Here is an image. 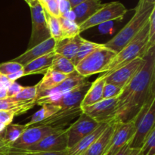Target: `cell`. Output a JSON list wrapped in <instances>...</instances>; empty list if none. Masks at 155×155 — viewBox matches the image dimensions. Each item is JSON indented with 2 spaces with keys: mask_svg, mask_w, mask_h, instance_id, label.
Instances as JSON below:
<instances>
[{
  "mask_svg": "<svg viewBox=\"0 0 155 155\" xmlns=\"http://www.w3.org/2000/svg\"><path fill=\"white\" fill-rule=\"evenodd\" d=\"M130 151H131V148L130 147V143H128L124 145L115 155H128L130 154Z\"/></svg>",
  "mask_w": 155,
  "mask_h": 155,
  "instance_id": "cell-46",
  "label": "cell"
},
{
  "mask_svg": "<svg viewBox=\"0 0 155 155\" xmlns=\"http://www.w3.org/2000/svg\"><path fill=\"white\" fill-rule=\"evenodd\" d=\"M36 104V99L16 101L12 98H5L0 99V110H8L14 114L15 116H18L31 110Z\"/></svg>",
  "mask_w": 155,
  "mask_h": 155,
  "instance_id": "cell-24",
  "label": "cell"
},
{
  "mask_svg": "<svg viewBox=\"0 0 155 155\" xmlns=\"http://www.w3.org/2000/svg\"><path fill=\"white\" fill-rule=\"evenodd\" d=\"M138 4L141 5H155V0H139Z\"/></svg>",
  "mask_w": 155,
  "mask_h": 155,
  "instance_id": "cell-47",
  "label": "cell"
},
{
  "mask_svg": "<svg viewBox=\"0 0 155 155\" xmlns=\"http://www.w3.org/2000/svg\"><path fill=\"white\" fill-rule=\"evenodd\" d=\"M116 54V52L102 44L76 65V71L85 78L93 74L102 73L104 68L110 63Z\"/></svg>",
  "mask_w": 155,
  "mask_h": 155,
  "instance_id": "cell-4",
  "label": "cell"
},
{
  "mask_svg": "<svg viewBox=\"0 0 155 155\" xmlns=\"http://www.w3.org/2000/svg\"><path fill=\"white\" fill-rule=\"evenodd\" d=\"M23 69H24L23 65L18 63V62L14 61L0 64V74L5 76L10 75L14 73L22 71Z\"/></svg>",
  "mask_w": 155,
  "mask_h": 155,
  "instance_id": "cell-33",
  "label": "cell"
},
{
  "mask_svg": "<svg viewBox=\"0 0 155 155\" xmlns=\"http://www.w3.org/2000/svg\"><path fill=\"white\" fill-rule=\"evenodd\" d=\"M145 61L144 58H138L110 74H102L105 77V83L114 84L124 89L142 68Z\"/></svg>",
  "mask_w": 155,
  "mask_h": 155,
  "instance_id": "cell-11",
  "label": "cell"
},
{
  "mask_svg": "<svg viewBox=\"0 0 155 155\" xmlns=\"http://www.w3.org/2000/svg\"><path fill=\"white\" fill-rule=\"evenodd\" d=\"M85 1H86V0H69L70 3H71V6L72 8H74V7H76V6L78 5L80 3L83 2Z\"/></svg>",
  "mask_w": 155,
  "mask_h": 155,
  "instance_id": "cell-48",
  "label": "cell"
},
{
  "mask_svg": "<svg viewBox=\"0 0 155 155\" xmlns=\"http://www.w3.org/2000/svg\"><path fill=\"white\" fill-rule=\"evenodd\" d=\"M23 87L24 86L18 84L17 82L12 83V84L8 86V88L6 90L7 91V98H13V97H15V95H17L21 92Z\"/></svg>",
  "mask_w": 155,
  "mask_h": 155,
  "instance_id": "cell-40",
  "label": "cell"
},
{
  "mask_svg": "<svg viewBox=\"0 0 155 155\" xmlns=\"http://www.w3.org/2000/svg\"><path fill=\"white\" fill-rule=\"evenodd\" d=\"M31 12L32 32L28 48H31L51 37L44 15L43 8L39 0H24Z\"/></svg>",
  "mask_w": 155,
  "mask_h": 155,
  "instance_id": "cell-7",
  "label": "cell"
},
{
  "mask_svg": "<svg viewBox=\"0 0 155 155\" xmlns=\"http://www.w3.org/2000/svg\"><path fill=\"white\" fill-rule=\"evenodd\" d=\"M91 86V83L86 81L81 86L59 95L44 97L36 99L37 105L52 104L61 109H69L80 107L82 101Z\"/></svg>",
  "mask_w": 155,
  "mask_h": 155,
  "instance_id": "cell-8",
  "label": "cell"
},
{
  "mask_svg": "<svg viewBox=\"0 0 155 155\" xmlns=\"http://www.w3.org/2000/svg\"><path fill=\"white\" fill-rule=\"evenodd\" d=\"M62 129L51 128L47 126H32L28 127L11 146V149L24 150L35 145L44 137Z\"/></svg>",
  "mask_w": 155,
  "mask_h": 155,
  "instance_id": "cell-13",
  "label": "cell"
},
{
  "mask_svg": "<svg viewBox=\"0 0 155 155\" xmlns=\"http://www.w3.org/2000/svg\"><path fill=\"white\" fill-rule=\"evenodd\" d=\"M12 83L13 82L10 81L7 76L0 74V90H7Z\"/></svg>",
  "mask_w": 155,
  "mask_h": 155,
  "instance_id": "cell-42",
  "label": "cell"
},
{
  "mask_svg": "<svg viewBox=\"0 0 155 155\" xmlns=\"http://www.w3.org/2000/svg\"><path fill=\"white\" fill-rule=\"evenodd\" d=\"M107 124L105 123H101L95 130L85 136L84 138L79 141L77 144L71 148L67 149V155H83L86 151L90 148L98 136L103 133Z\"/></svg>",
  "mask_w": 155,
  "mask_h": 155,
  "instance_id": "cell-17",
  "label": "cell"
},
{
  "mask_svg": "<svg viewBox=\"0 0 155 155\" xmlns=\"http://www.w3.org/2000/svg\"><path fill=\"white\" fill-rule=\"evenodd\" d=\"M134 120L114 122V130L104 155H115L124 145L130 143L135 133Z\"/></svg>",
  "mask_w": 155,
  "mask_h": 155,
  "instance_id": "cell-9",
  "label": "cell"
},
{
  "mask_svg": "<svg viewBox=\"0 0 155 155\" xmlns=\"http://www.w3.org/2000/svg\"><path fill=\"white\" fill-rule=\"evenodd\" d=\"M134 122L136 130L130 142V147L133 149H141L148 135L155 128V100L139 112Z\"/></svg>",
  "mask_w": 155,
  "mask_h": 155,
  "instance_id": "cell-5",
  "label": "cell"
},
{
  "mask_svg": "<svg viewBox=\"0 0 155 155\" xmlns=\"http://www.w3.org/2000/svg\"><path fill=\"white\" fill-rule=\"evenodd\" d=\"M8 78L10 80V81L12 82H16V80H18V79L21 78V77H24V69L22 71H20L18 72L14 73V74H10V75L7 76Z\"/></svg>",
  "mask_w": 155,
  "mask_h": 155,
  "instance_id": "cell-44",
  "label": "cell"
},
{
  "mask_svg": "<svg viewBox=\"0 0 155 155\" xmlns=\"http://www.w3.org/2000/svg\"><path fill=\"white\" fill-rule=\"evenodd\" d=\"M148 30L149 21L128 44H127L119 52L117 53L110 63L103 70L102 74H110L136 58H143L148 50L151 47H154L150 45Z\"/></svg>",
  "mask_w": 155,
  "mask_h": 155,
  "instance_id": "cell-2",
  "label": "cell"
},
{
  "mask_svg": "<svg viewBox=\"0 0 155 155\" xmlns=\"http://www.w3.org/2000/svg\"><path fill=\"white\" fill-rule=\"evenodd\" d=\"M44 15H45V20H46L47 25H48V30H49L50 36L51 38L55 40L56 43L61 42V28L59 19L55 17L50 15L48 12L43 9Z\"/></svg>",
  "mask_w": 155,
  "mask_h": 155,
  "instance_id": "cell-30",
  "label": "cell"
},
{
  "mask_svg": "<svg viewBox=\"0 0 155 155\" xmlns=\"http://www.w3.org/2000/svg\"><path fill=\"white\" fill-rule=\"evenodd\" d=\"M5 127H6L5 126L2 125V124H0V133H2L3 131H4V130L5 129Z\"/></svg>",
  "mask_w": 155,
  "mask_h": 155,
  "instance_id": "cell-50",
  "label": "cell"
},
{
  "mask_svg": "<svg viewBox=\"0 0 155 155\" xmlns=\"http://www.w3.org/2000/svg\"><path fill=\"white\" fill-rule=\"evenodd\" d=\"M102 44L96 43V42H91V41L86 40L84 39L83 42H82L81 45H80V48H79L78 51H77V54L75 57L71 60V62L74 64V66L77 64L82 59L84 58L86 56H87L89 53L92 52L93 50L97 48L98 47L101 46Z\"/></svg>",
  "mask_w": 155,
  "mask_h": 155,
  "instance_id": "cell-31",
  "label": "cell"
},
{
  "mask_svg": "<svg viewBox=\"0 0 155 155\" xmlns=\"http://www.w3.org/2000/svg\"><path fill=\"white\" fill-rule=\"evenodd\" d=\"M27 128L28 127L25 124H9L2 133V139L4 143L8 147L11 148L12 144L19 139L20 136Z\"/></svg>",
  "mask_w": 155,
  "mask_h": 155,
  "instance_id": "cell-26",
  "label": "cell"
},
{
  "mask_svg": "<svg viewBox=\"0 0 155 155\" xmlns=\"http://www.w3.org/2000/svg\"><path fill=\"white\" fill-rule=\"evenodd\" d=\"M42 106V108L38 110V111H36L31 117L30 122L25 124L27 127H32V126H34L36 124H39V123L42 122L44 120L48 118L54 114L57 113L58 110H61L58 106L54 105V104H45Z\"/></svg>",
  "mask_w": 155,
  "mask_h": 155,
  "instance_id": "cell-27",
  "label": "cell"
},
{
  "mask_svg": "<svg viewBox=\"0 0 155 155\" xmlns=\"http://www.w3.org/2000/svg\"><path fill=\"white\" fill-rule=\"evenodd\" d=\"M68 149V137L66 129L58 130L44 137L35 145L24 149L29 151H45V152H60Z\"/></svg>",
  "mask_w": 155,
  "mask_h": 155,
  "instance_id": "cell-14",
  "label": "cell"
},
{
  "mask_svg": "<svg viewBox=\"0 0 155 155\" xmlns=\"http://www.w3.org/2000/svg\"><path fill=\"white\" fill-rule=\"evenodd\" d=\"M149 43L151 46H155V8L151 12L149 19Z\"/></svg>",
  "mask_w": 155,
  "mask_h": 155,
  "instance_id": "cell-38",
  "label": "cell"
},
{
  "mask_svg": "<svg viewBox=\"0 0 155 155\" xmlns=\"http://www.w3.org/2000/svg\"><path fill=\"white\" fill-rule=\"evenodd\" d=\"M83 40L84 39L81 37L80 35H77L75 37L71 39H64L58 43H56L54 52L71 61L77 54Z\"/></svg>",
  "mask_w": 155,
  "mask_h": 155,
  "instance_id": "cell-21",
  "label": "cell"
},
{
  "mask_svg": "<svg viewBox=\"0 0 155 155\" xmlns=\"http://www.w3.org/2000/svg\"><path fill=\"white\" fill-rule=\"evenodd\" d=\"M11 148L8 147L2 139V133H0V155H10Z\"/></svg>",
  "mask_w": 155,
  "mask_h": 155,
  "instance_id": "cell-43",
  "label": "cell"
},
{
  "mask_svg": "<svg viewBox=\"0 0 155 155\" xmlns=\"http://www.w3.org/2000/svg\"><path fill=\"white\" fill-rule=\"evenodd\" d=\"M55 52L51 51L42 55L24 66V77L33 74H45L51 67Z\"/></svg>",
  "mask_w": 155,
  "mask_h": 155,
  "instance_id": "cell-20",
  "label": "cell"
},
{
  "mask_svg": "<svg viewBox=\"0 0 155 155\" xmlns=\"http://www.w3.org/2000/svg\"><path fill=\"white\" fill-rule=\"evenodd\" d=\"M117 97L109 99H102L92 105L85 107L82 111L90 117L96 122L110 124L113 122L116 110Z\"/></svg>",
  "mask_w": 155,
  "mask_h": 155,
  "instance_id": "cell-12",
  "label": "cell"
},
{
  "mask_svg": "<svg viewBox=\"0 0 155 155\" xmlns=\"http://www.w3.org/2000/svg\"><path fill=\"white\" fill-rule=\"evenodd\" d=\"M144 58L142 68L117 97L113 122L134 120L145 106L155 100V46Z\"/></svg>",
  "mask_w": 155,
  "mask_h": 155,
  "instance_id": "cell-1",
  "label": "cell"
},
{
  "mask_svg": "<svg viewBox=\"0 0 155 155\" xmlns=\"http://www.w3.org/2000/svg\"><path fill=\"white\" fill-rule=\"evenodd\" d=\"M56 46V42L53 38L50 37L46 40L43 41L41 43L35 45L33 48L27 49L25 52L21 54L18 57L15 58L13 60L18 63L21 64L23 66H25L32 61L38 58L42 55L48 54L54 51Z\"/></svg>",
  "mask_w": 155,
  "mask_h": 155,
  "instance_id": "cell-16",
  "label": "cell"
},
{
  "mask_svg": "<svg viewBox=\"0 0 155 155\" xmlns=\"http://www.w3.org/2000/svg\"><path fill=\"white\" fill-rule=\"evenodd\" d=\"M99 124V123L83 112L77 120L66 129L68 148L73 147L83 138L92 133Z\"/></svg>",
  "mask_w": 155,
  "mask_h": 155,
  "instance_id": "cell-10",
  "label": "cell"
},
{
  "mask_svg": "<svg viewBox=\"0 0 155 155\" xmlns=\"http://www.w3.org/2000/svg\"><path fill=\"white\" fill-rule=\"evenodd\" d=\"M61 17H62V18H65V19L67 20H69V21H75L76 20V15L72 9L68 11V12H67L66 13L62 15Z\"/></svg>",
  "mask_w": 155,
  "mask_h": 155,
  "instance_id": "cell-45",
  "label": "cell"
},
{
  "mask_svg": "<svg viewBox=\"0 0 155 155\" xmlns=\"http://www.w3.org/2000/svg\"><path fill=\"white\" fill-rule=\"evenodd\" d=\"M15 115L12 112L8 110H0V124L7 127L9 124H12Z\"/></svg>",
  "mask_w": 155,
  "mask_h": 155,
  "instance_id": "cell-39",
  "label": "cell"
},
{
  "mask_svg": "<svg viewBox=\"0 0 155 155\" xmlns=\"http://www.w3.org/2000/svg\"><path fill=\"white\" fill-rule=\"evenodd\" d=\"M68 76L69 75H66V74L48 69L47 72L44 74L43 78L36 84V87H37L36 98L44 92H48L58 86L62 82L64 81L68 78Z\"/></svg>",
  "mask_w": 155,
  "mask_h": 155,
  "instance_id": "cell-19",
  "label": "cell"
},
{
  "mask_svg": "<svg viewBox=\"0 0 155 155\" xmlns=\"http://www.w3.org/2000/svg\"><path fill=\"white\" fill-rule=\"evenodd\" d=\"M56 1H57L58 5L61 15H64L67 12L72 9L69 0H56Z\"/></svg>",
  "mask_w": 155,
  "mask_h": 155,
  "instance_id": "cell-41",
  "label": "cell"
},
{
  "mask_svg": "<svg viewBox=\"0 0 155 155\" xmlns=\"http://www.w3.org/2000/svg\"><path fill=\"white\" fill-rule=\"evenodd\" d=\"M101 0H86L72 8L76 15L75 22L78 25L92 17L102 6Z\"/></svg>",
  "mask_w": 155,
  "mask_h": 155,
  "instance_id": "cell-22",
  "label": "cell"
},
{
  "mask_svg": "<svg viewBox=\"0 0 155 155\" xmlns=\"http://www.w3.org/2000/svg\"><path fill=\"white\" fill-rule=\"evenodd\" d=\"M42 1H44V2H45V1H47V0H42ZM39 2H40V1H39Z\"/></svg>",
  "mask_w": 155,
  "mask_h": 155,
  "instance_id": "cell-51",
  "label": "cell"
},
{
  "mask_svg": "<svg viewBox=\"0 0 155 155\" xmlns=\"http://www.w3.org/2000/svg\"><path fill=\"white\" fill-rule=\"evenodd\" d=\"M128 12L125 6L120 2L103 4L92 17L79 25L80 32L85 31L95 26L101 25L115 20H122L124 15Z\"/></svg>",
  "mask_w": 155,
  "mask_h": 155,
  "instance_id": "cell-6",
  "label": "cell"
},
{
  "mask_svg": "<svg viewBox=\"0 0 155 155\" xmlns=\"http://www.w3.org/2000/svg\"><path fill=\"white\" fill-rule=\"evenodd\" d=\"M39 2L41 3L44 10L46 11L50 15L58 18L61 16L60 11H59L58 5L56 0H47V1L45 2L40 1Z\"/></svg>",
  "mask_w": 155,
  "mask_h": 155,
  "instance_id": "cell-36",
  "label": "cell"
},
{
  "mask_svg": "<svg viewBox=\"0 0 155 155\" xmlns=\"http://www.w3.org/2000/svg\"><path fill=\"white\" fill-rule=\"evenodd\" d=\"M87 81L86 78L82 77L81 75L78 74L77 71L72 73L68 76V78L62 82L58 86L55 87L54 89H51V90L42 93V95H39L36 99L39 98H44V97H48V96H52V95H59L61 94L65 93L67 92L72 90V89H75V88L78 87V86H81L84 83Z\"/></svg>",
  "mask_w": 155,
  "mask_h": 155,
  "instance_id": "cell-18",
  "label": "cell"
},
{
  "mask_svg": "<svg viewBox=\"0 0 155 155\" xmlns=\"http://www.w3.org/2000/svg\"><path fill=\"white\" fill-rule=\"evenodd\" d=\"M37 87L36 85L33 86H24L21 92L12 98L16 101H28V100L36 99Z\"/></svg>",
  "mask_w": 155,
  "mask_h": 155,
  "instance_id": "cell-32",
  "label": "cell"
},
{
  "mask_svg": "<svg viewBox=\"0 0 155 155\" xmlns=\"http://www.w3.org/2000/svg\"><path fill=\"white\" fill-rule=\"evenodd\" d=\"M66 151H60V152H45V151H29L25 150L11 149L10 155H67Z\"/></svg>",
  "mask_w": 155,
  "mask_h": 155,
  "instance_id": "cell-37",
  "label": "cell"
},
{
  "mask_svg": "<svg viewBox=\"0 0 155 155\" xmlns=\"http://www.w3.org/2000/svg\"><path fill=\"white\" fill-rule=\"evenodd\" d=\"M128 155H143V154H142L141 149H133V148H131V151H130V154Z\"/></svg>",
  "mask_w": 155,
  "mask_h": 155,
  "instance_id": "cell-49",
  "label": "cell"
},
{
  "mask_svg": "<svg viewBox=\"0 0 155 155\" xmlns=\"http://www.w3.org/2000/svg\"><path fill=\"white\" fill-rule=\"evenodd\" d=\"M83 113L80 107L69 109H61L47 119L37 124L39 126H47L54 129H65L64 127L71 124L75 118Z\"/></svg>",
  "mask_w": 155,
  "mask_h": 155,
  "instance_id": "cell-15",
  "label": "cell"
},
{
  "mask_svg": "<svg viewBox=\"0 0 155 155\" xmlns=\"http://www.w3.org/2000/svg\"><path fill=\"white\" fill-rule=\"evenodd\" d=\"M58 19L60 21L61 28L62 41L75 37L77 35L80 34L79 25L75 21H69L62 17L58 18Z\"/></svg>",
  "mask_w": 155,
  "mask_h": 155,
  "instance_id": "cell-29",
  "label": "cell"
},
{
  "mask_svg": "<svg viewBox=\"0 0 155 155\" xmlns=\"http://www.w3.org/2000/svg\"><path fill=\"white\" fill-rule=\"evenodd\" d=\"M114 130V122L107 124V127L103 133L98 136L90 148L85 152L83 155H104L107 149L108 144L111 139Z\"/></svg>",
  "mask_w": 155,
  "mask_h": 155,
  "instance_id": "cell-23",
  "label": "cell"
},
{
  "mask_svg": "<svg viewBox=\"0 0 155 155\" xmlns=\"http://www.w3.org/2000/svg\"><path fill=\"white\" fill-rule=\"evenodd\" d=\"M141 151L143 155H155V128L145 139Z\"/></svg>",
  "mask_w": 155,
  "mask_h": 155,
  "instance_id": "cell-34",
  "label": "cell"
},
{
  "mask_svg": "<svg viewBox=\"0 0 155 155\" xmlns=\"http://www.w3.org/2000/svg\"><path fill=\"white\" fill-rule=\"evenodd\" d=\"M155 5H137L135 8V14L125 27L119 31L110 40L104 43V46L117 53L128 44L149 21Z\"/></svg>",
  "mask_w": 155,
  "mask_h": 155,
  "instance_id": "cell-3",
  "label": "cell"
},
{
  "mask_svg": "<svg viewBox=\"0 0 155 155\" xmlns=\"http://www.w3.org/2000/svg\"><path fill=\"white\" fill-rule=\"evenodd\" d=\"M123 89L114 84L105 83L103 89L102 99H109V98H117L122 92Z\"/></svg>",
  "mask_w": 155,
  "mask_h": 155,
  "instance_id": "cell-35",
  "label": "cell"
},
{
  "mask_svg": "<svg viewBox=\"0 0 155 155\" xmlns=\"http://www.w3.org/2000/svg\"><path fill=\"white\" fill-rule=\"evenodd\" d=\"M105 84V77L101 74L95 81L91 83V86L86 92L84 98L80 104V108L92 105L102 100L104 86Z\"/></svg>",
  "mask_w": 155,
  "mask_h": 155,
  "instance_id": "cell-25",
  "label": "cell"
},
{
  "mask_svg": "<svg viewBox=\"0 0 155 155\" xmlns=\"http://www.w3.org/2000/svg\"><path fill=\"white\" fill-rule=\"evenodd\" d=\"M49 69L66 75H70L76 71L75 66L71 60L58 54H55Z\"/></svg>",
  "mask_w": 155,
  "mask_h": 155,
  "instance_id": "cell-28",
  "label": "cell"
}]
</instances>
